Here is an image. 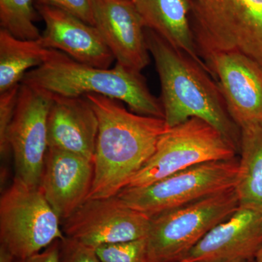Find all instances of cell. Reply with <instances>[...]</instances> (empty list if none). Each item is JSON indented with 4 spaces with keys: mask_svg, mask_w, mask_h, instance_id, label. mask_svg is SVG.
<instances>
[{
    "mask_svg": "<svg viewBox=\"0 0 262 262\" xmlns=\"http://www.w3.org/2000/svg\"><path fill=\"white\" fill-rule=\"evenodd\" d=\"M84 96L98 120L94 179L89 199L115 196L154 154L166 124L163 118L127 111L116 99L98 94Z\"/></svg>",
    "mask_w": 262,
    "mask_h": 262,
    "instance_id": "cell-1",
    "label": "cell"
},
{
    "mask_svg": "<svg viewBox=\"0 0 262 262\" xmlns=\"http://www.w3.org/2000/svg\"><path fill=\"white\" fill-rule=\"evenodd\" d=\"M146 39L161 85V101L167 127L192 117L220 131L239 150L241 130L231 118L216 81L184 52L176 50L146 28Z\"/></svg>",
    "mask_w": 262,
    "mask_h": 262,
    "instance_id": "cell-2",
    "label": "cell"
},
{
    "mask_svg": "<svg viewBox=\"0 0 262 262\" xmlns=\"http://www.w3.org/2000/svg\"><path fill=\"white\" fill-rule=\"evenodd\" d=\"M20 83L57 96L101 95L126 103L138 115L164 119L161 101L151 94L141 72L119 63L113 69L98 68L50 49L45 63L27 72Z\"/></svg>",
    "mask_w": 262,
    "mask_h": 262,
    "instance_id": "cell-3",
    "label": "cell"
},
{
    "mask_svg": "<svg viewBox=\"0 0 262 262\" xmlns=\"http://www.w3.org/2000/svg\"><path fill=\"white\" fill-rule=\"evenodd\" d=\"M190 21L203 61L235 52L262 67V0H192Z\"/></svg>",
    "mask_w": 262,
    "mask_h": 262,
    "instance_id": "cell-4",
    "label": "cell"
},
{
    "mask_svg": "<svg viewBox=\"0 0 262 262\" xmlns=\"http://www.w3.org/2000/svg\"><path fill=\"white\" fill-rule=\"evenodd\" d=\"M239 208L234 187L151 217L150 262H175Z\"/></svg>",
    "mask_w": 262,
    "mask_h": 262,
    "instance_id": "cell-5",
    "label": "cell"
},
{
    "mask_svg": "<svg viewBox=\"0 0 262 262\" xmlns=\"http://www.w3.org/2000/svg\"><path fill=\"white\" fill-rule=\"evenodd\" d=\"M238 149L220 130L192 117L160 136L154 154L126 187H142L199 164L236 158Z\"/></svg>",
    "mask_w": 262,
    "mask_h": 262,
    "instance_id": "cell-6",
    "label": "cell"
},
{
    "mask_svg": "<svg viewBox=\"0 0 262 262\" xmlns=\"http://www.w3.org/2000/svg\"><path fill=\"white\" fill-rule=\"evenodd\" d=\"M60 221L39 187H29L15 177L2 194L0 242L18 260L64 238Z\"/></svg>",
    "mask_w": 262,
    "mask_h": 262,
    "instance_id": "cell-7",
    "label": "cell"
},
{
    "mask_svg": "<svg viewBox=\"0 0 262 262\" xmlns=\"http://www.w3.org/2000/svg\"><path fill=\"white\" fill-rule=\"evenodd\" d=\"M239 160L199 164L142 187H125L117 196L148 216L185 206L235 187Z\"/></svg>",
    "mask_w": 262,
    "mask_h": 262,
    "instance_id": "cell-8",
    "label": "cell"
},
{
    "mask_svg": "<svg viewBox=\"0 0 262 262\" xmlns=\"http://www.w3.org/2000/svg\"><path fill=\"white\" fill-rule=\"evenodd\" d=\"M51 94L20 83L18 101L8 133L15 178L39 187L48 149V118Z\"/></svg>",
    "mask_w": 262,
    "mask_h": 262,
    "instance_id": "cell-9",
    "label": "cell"
},
{
    "mask_svg": "<svg viewBox=\"0 0 262 262\" xmlns=\"http://www.w3.org/2000/svg\"><path fill=\"white\" fill-rule=\"evenodd\" d=\"M151 218L126 206L117 195L87 200L63 220L66 237L94 248L147 237Z\"/></svg>",
    "mask_w": 262,
    "mask_h": 262,
    "instance_id": "cell-10",
    "label": "cell"
},
{
    "mask_svg": "<svg viewBox=\"0 0 262 262\" xmlns=\"http://www.w3.org/2000/svg\"><path fill=\"white\" fill-rule=\"evenodd\" d=\"M205 63L220 86L227 111L242 128L262 125V67L242 53L212 55Z\"/></svg>",
    "mask_w": 262,
    "mask_h": 262,
    "instance_id": "cell-11",
    "label": "cell"
},
{
    "mask_svg": "<svg viewBox=\"0 0 262 262\" xmlns=\"http://www.w3.org/2000/svg\"><path fill=\"white\" fill-rule=\"evenodd\" d=\"M94 27L117 63L141 72L150 63L146 27L130 0H92Z\"/></svg>",
    "mask_w": 262,
    "mask_h": 262,
    "instance_id": "cell-12",
    "label": "cell"
},
{
    "mask_svg": "<svg viewBox=\"0 0 262 262\" xmlns=\"http://www.w3.org/2000/svg\"><path fill=\"white\" fill-rule=\"evenodd\" d=\"M261 246L262 211L239 206L181 260L227 262L254 259Z\"/></svg>",
    "mask_w": 262,
    "mask_h": 262,
    "instance_id": "cell-13",
    "label": "cell"
},
{
    "mask_svg": "<svg viewBox=\"0 0 262 262\" xmlns=\"http://www.w3.org/2000/svg\"><path fill=\"white\" fill-rule=\"evenodd\" d=\"M36 8L46 23L40 37L45 48L61 51L83 64L110 68L115 58L94 26L56 7L36 4Z\"/></svg>",
    "mask_w": 262,
    "mask_h": 262,
    "instance_id": "cell-14",
    "label": "cell"
},
{
    "mask_svg": "<svg viewBox=\"0 0 262 262\" xmlns=\"http://www.w3.org/2000/svg\"><path fill=\"white\" fill-rule=\"evenodd\" d=\"M94 172L93 160L48 148L39 187L60 220L70 217L89 199Z\"/></svg>",
    "mask_w": 262,
    "mask_h": 262,
    "instance_id": "cell-15",
    "label": "cell"
},
{
    "mask_svg": "<svg viewBox=\"0 0 262 262\" xmlns=\"http://www.w3.org/2000/svg\"><path fill=\"white\" fill-rule=\"evenodd\" d=\"M48 118V148L81 155L94 161L98 120L85 96L52 95Z\"/></svg>",
    "mask_w": 262,
    "mask_h": 262,
    "instance_id": "cell-16",
    "label": "cell"
},
{
    "mask_svg": "<svg viewBox=\"0 0 262 262\" xmlns=\"http://www.w3.org/2000/svg\"><path fill=\"white\" fill-rule=\"evenodd\" d=\"M135 4L146 29L176 50L184 52L211 75L198 53L193 34L190 21L192 0H137Z\"/></svg>",
    "mask_w": 262,
    "mask_h": 262,
    "instance_id": "cell-17",
    "label": "cell"
},
{
    "mask_svg": "<svg viewBox=\"0 0 262 262\" xmlns=\"http://www.w3.org/2000/svg\"><path fill=\"white\" fill-rule=\"evenodd\" d=\"M241 159L235 189L239 206L262 211V125L241 128Z\"/></svg>",
    "mask_w": 262,
    "mask_h": 262,
    "instance_id": "cell-18",
    "label": "cell"
},
{
    "mask_svg": "<svg viewBox=\"0 0 262 262\" xmlns=\"http://www.w3.org/2000/svg\"><path fill=\"white\" fill-rule=\"evenodd\" d=\"M50 49L38 39H21L0 29V94L20 84L31 69L40 67Z\"/></svg>",
    "mask_w": 262,
    "mask_h": 262,
    "instance_id": "cell-19",
    "label": "cell"
},
{
    "mask_svg": "<svg viewBox=\"0 0 262 262\" xmlns=\"http://www.w3.org/2000/svg\"><path fill=\"white\" fill-rule=\"evenodd\" d=\"M38 13L36 0H0V25L14 37L21 39L41 37L36 27Z\"/></svg>",
    "mask_w": 262,
    "mask_h": 262,
    "instance_id": "cell-20",
    "label": "cell"
},
{
    "mask_svg": "<svg viewBox=\"0 0 262 262\" xmlns=\"http://www.w3.org/2000/svg\"><path fill=\"white\" fill-rule=\"evenodd\" d=\"M96 252L101 262H150L146 237L101 245Z\"/></svg>",
    "mask_w": 262,
    "mask_h": 262,
    "instance_id": "cell-21",
    "label": "cell"
},
{
    "mask_svg": "<svg viewBox=\"0 0 262 262\" xmlns=\"http://www.w3.org/2000/svg\"><path fill=\"white\" fill-rule=\"evenodd\" d=\"M20 84L0 94V152L5 158L10 151L8 144V133L13 121Z\"/></svg>",
    "mask_w": 262,
    "mask_h": 262,
    "instance_id": "cell-22",
    "label": "cell"
},
{
    "mask_svg": "<svg viewBox=\"0 0 262 262\" xmlns=\"http://www.w3.org/2000/svg\"><path fill=\"white\" fill-rule=\"evenodd\" d=\"M60 258L61 262H101L96 248L67 237L60 241Z\"/></svg>",
    "mask_w": 262,
    "mask_h": 262,
    "instance_id": "cell-23",
    "label": "cell"
},
{
    "mask_svg": "<svg viewBox=\"0 0 262 262\" xmlns=\"http://www.w3.org/2000/svg\"><path fill=\"white\" fill-rule=\"evenodd\" d=\"M36 4L56 7L94 26L92 0H36Z\"/></svg>",
    "mask_w": 262,
    "mask_h": 262,
    "instance_id": "cell-24",
    "label": "cell"
},
{
    "mask_svg": "<svg viewBox=\"0 0 262 262\" xmlns=\"http://www.w3.org/2000/svg\"><path fill=\"white\" fill-rule=\"evenodd\" d=\"M60 241H56L40 252L35 253L18 262H61L60 258Z\"/></svg>",
    "mask_w": 262,
    "mask_h": 262,
    "instance_id": "cell-25",
    "label": "cell"
},
{
    "mask_svg": "<svg viewBox=\"0 0 262 262\" xmlns=\"http://www.w3.org/2000/svg\"><path fill=\"white\" fill-rule=\"evenodd\" d=\"M15 256L3 245L0 244V262H13Z\"/></svg>",
    "mask_w": 262,
    "mask_h": 262,
    "instance_id": "cell-26",
    "label": "cell"
},
{
    "mask_svg": "<svg viewBox=\"0 0 262 262\" xmlns=\"http://www.w3.org/2000/svg\"><path fill=\"white\" fill-rule=\"evenodd\" d=\"M255 262H262V246L255 257Z\"/></svg>",
    "mask_w": 262,
    "mask_h": 262,
    "instance_id": "cell-27",
    "label": "cell"
},
{
    "mask_svg": "<svg viewBox=\"0 0 262 262\" xmlns=\"http://www.w3.org/2000/svg\"><path fill=\"white\" fill-rule=\"evenodd\" d=\"M175 262H196V261H184V260H180V261H177ZM227 262H255L254 259H244V260H236V261H227Z\"/></svg>",
    "mask_w": 262,
    "mask_h": 262,
    "instance_id": "cell-28",
    "label": "cell"
},
{
    "mask_svg": "<svg viewBox=\"0 0 262 262\" xmlns=\"http://www.w3.org/2000/svg\"><path fill=\"white\" fill-rule=\"evenodd\" d=\"M130 1L134 2V3H136L137 0H130Z\"/></svg>",
    "mask_w": 262,
    "mask_h": 262,
    "instance_id": "cell-29",
    "label": "cell"
}]
</instances>
